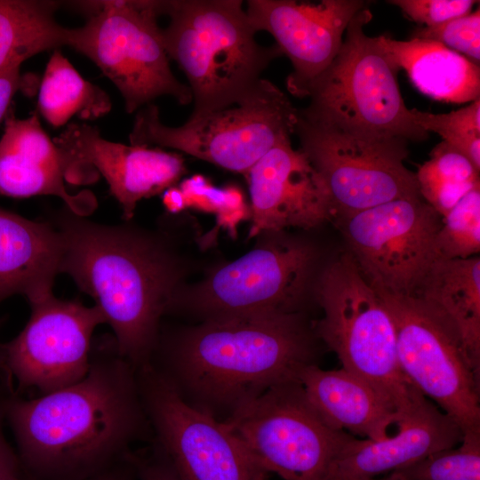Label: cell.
<instances>
[{
    "label": "cell",
    "instance_id": "9",
    "mask_svg": "<svg viewBox=\"0 0 480 480\" xmlns=\"http://www.w3.org/2000/svg\"><path fill=\"white\" fill-rule=\"evenodd\" d=\"M84 25L71 28L68 46L93 61L120 92L127 113L172 96L192 102L188 85L172 72L156 22L162 1H103Z\"/></svg>",
    "mask_w": 480,
    "mask_h": 480
},
{
    "label": "cell",
    "instance_id": "8",
    "mask_svg": "<svg viewBox=\"0 0 480 480\" xmlns=\"http://www.w3.org/2000/svg\"><path fill=\"white\" fill-rule=\"evenodd\" d=\"M260 233L254 248L197 284L181 286L168 311L201 322L270 314L301 313L315 271L317 252L307 242Z\"/></svg>",
    "mask_w": 480,
    "mask_h": 480
},
{
    "label": "cell",
    "instance_id": "37",
    "mask_svg": "<svg viewBox=\"0 0 480 480\" xmlns=\"http://www.w3.org/2000/svg\"><path fill=\"white\" fill-rule=\"evenodd\" d=\"M130 454L108 469L84 480H133L136 472Z\"/></svg>",
    "mask_w": 480,
    "mask_h": 480
},
{
    "label": "cell",
    "instance_id": "1",
    "mask_svg": "<svg viewBox=\"0 0 480 480\" xmlns=\"http://www.w3.org/2000/svg\"><path fill=\"white\" fill-rule=\"evenodd\" d=\"M23 471L32 480H84L124 460L148 426L136 369L116 348L92 353L76 383L4 402Z\"/></svg>",
    "mask_w": 480,
    "mask_h": 480
},
{
    "label": "cell",
    "instance_id": "2",
    "mask_svg": "<svg viewBox=\"0 0 480 480\" xmlns=\"http://www.w3.org/2000/svg\"><path fill=\"white\" fill-rule=\"evenodd\" d=\"M316 330L302 313L202 321L164 343L155 367L198 410L222 420L316 364Z\"/></svg>",
    "mask_w": 480,
    "mask_h": 480
},
{
    "label": "cell",
    "instance_id": "4",
    "mask_svg": "<svg viewBox=\"0 0 480 480\" xmlns=\"http://www.w3.org/2000/svg\"><path fill=\"white\" fill-rule=\"evenodd\" d=\"M169 17L162 37L167 54L184 72L192 114L234 102L250 91L275 59L276 44L260 45L240 0L162 1Z\"/></svg>",
    "mask_w": 480,
    "mask_h": 480
},
{
    "label": "cell",
    "instance_id": "12",
    "mask_svg": "<svg viewBox=\"0 0 480 480\" xmlns=\"http://www.w3.org/2000/svg\"><path fill=\"white\" fill-rule=\"evenodd\" d=\"M375 291L394 322L397 360L404 375L463 434L480 431V370L454 330L418 295Z\"/></svg>",
    "mask_w": 480,
    "mask_h": 480
},
{
    "label": "cell",
    "instance_id": "27",
    "mask_svg": "<svg viewBox=\"0 0 480 480\" xmlns=\"http://www.w3.org/2000/svg\"><path fill=\"white\" fill-rule=\"evenodd\" d=\"M420 197L442 218L473 188L480 185L479 172L444 141L430 152L415 173Z\"/></svg>",
    "mask_w": 480,
    "mask_h": 480
},
{
    "label": "cell",
    "instance_id": "14",
    "mask_svg": "<svg viewBox=\"0 0 480 480\" xmlns=\"http://www.w3.org/2000/svg\"><path fill=\"white\" fill-rule=\"evenodd\" d=\"M349 253L375 289L414 295L436 260L441 216L421 197L396 199L343 216Z\"/></svg>",
    "mask_w": 480,
    "mask_h": 480
},
{
    "label": "cell",
    "instance_id": "41",
    "mask_svg": "<svg viewBox=\"0 0 480 480\" xmlns=\"http://www.w3.org/2000/svg\"><path fill=\"white\" fill-rule=\"evenodd\" d=\"M259 480H268V475L261 476Z\"/></svg>",
    "mask_w": 480,
    "mask_h": 480
},
{
    "label": "cell",
    "instance_id": "25",
    "mask_svg": "<svg viewBox=\"0 0 480 480\" xmlns=\"http://www.w3.org/2000/svg\"><path fill=\"white\" fill-rule=\"evenodd\" d=\"M54 1L0 0V75L32 56L68 46L70 29L55 18Z\"/></svg>",
    "mask_w": 480,
    "mask_h": 480
},
{
    "label": "cell",
    "instance_id": "39",
    "mask_svg": "<svg viewBox=\"0 0 480 480\" xmlns=\"http://www.w3.org/2000/svg\"><path fill=\"white\" fill-rule=\"evenodd\" d=\"M368 480H408L405 476L398 472H392L385 476L371 478Z\"/></svg>",
    "mask_w": 480,
    "mask_h": 480
},
{
    "label": "cell",
    "instance_id": "23",
    "mask_svg": "<svg viewBox=\"0 0 480 480\" xmlns=\"http://www.w3.org/2000/svg\"><path fill=\"white\" fill-rule=\"evenodd\" d=\"M399 71L423 94L444 102H472L480 97V67L465 56L431 40L377 36Z\"/></svg>",
    "mask_w": 480,
    "mask_h": 480
},
{
    "label": "cell",
    "instance_id": "6",
    "mask_svg": "<svg viewBox=\"0 0 480 480\" xmlns=\"http://www.w3.org/2000/svg\"><path fill=\"white\" fill-rule=\"evenodd\" d=\"M316 289L324 312L315 325L318 338L342 368L369 382L401 413L407 412L422 394L401 371L392 317L349 252L323 270Z\"/></svg>",
    "mask_w": 480,
    "mask_h": 480
},
{
    "label": "cell",
    "instance_id": "22",
    "mask_svg": "<svg viewBox=\"0 0 480 480\" xmlns=\"http://www.w3.org/2000/svg\"><path fill=\"white\" fill-rule=\"evenodd\" d=\"M62 251L60 234L52 224L0 208V301L21 294L32 303L52 294Z\"/></svg>",
    "mask_w": 480,
    "mask_h": 480
},
{
    "label": "cell",
    "instance_id": "10",
    "mask_svg": "<svg viewBox=\"0 0 480 480\" xmlns=\"http://www.w3.org/2000/svg\"><path fill=\"white\" fill-rule=\"evenodd\" d=\"M294 133L323 178L336 216L420 197L416 175L404 164L408 140L309 118L299 109Z\"/></svg>",
    "mask_w": 480,
    "mask_h": 480
},
{
    "label": "cell",
    "instance_id": "36",
    "mask_svg": "<svg viewBox=\"0 0 480 480\" xmlns=\"http://www.w3.org/2000/svg\"><path fill=\"white\" fill-rule=\"evenodd\" d=\"M20 68H11L0 75V123L4 119L11 108L12 100L23 82Z\"/></svg>",
    "mask_w": 480,
    "mask_h": 480
},
{
    "label": "cell",
    "instance_id": "40",
    "mask_svg": "<svg viewBox=\"0 0 480 480\" xmlns=\"http://www.w3.org/2000/svg\"><path fill=\"white\" fill-rule=\"evenodd\" d=\"M0 368H2V345L0 344Z\"/></svg>",
    "mask_w": 480,
    "mask_h": 480
},
{
    "label": "cell",
    "instance_id": "16",
    "mask_svg": "<svg viewBox=\"0 0 480 480\" xmlns=\"http://www.w3.org/2000/svg\"><path fill=\"white\" fill-rule=\"evenodd\" d=\"M369 4L363 0H249L245 12L255 31L269 33L290 59L293 70L286 86L292 95L300 97L305 86L339 52L350 20Z\"/></svg>",
    "mask_w": 480,
    "mask_h": 480
},
{
    "label": "cell",
    "instance_id": "28",
    "mask_svg": "<svg viewBox=\"0 0 480 480\" xmlns=\"http://www.w3.org/2000/svg\"><path fill=\"white\" fill-rule=\"evenodd\" d=\"M434 248L436 260L468 259L480 252V185L466 194L443 218Z\"/></svg>",
    "mask_w": 480,
    "mask_h": 480
},
{
    "label": "cell",
    "instance_id": "17",
    "mask_svg": "<svg viewBox=\"0 0 480 480\" xmlns=\"http://www.w3.org/2000/svg\"><path fill=\"white\" fill-rule=\"evenodd\" d=\"M245 178L252 220L248 238L289 228L312 229L336 217L323 178L291 139L270 149Z\"/></svg>",
    "mask_w": 480,
    "mask_h": 480
},
{
    "label": "cell",
    "instance_id": "19",
    "mask_svg": "<svg viewBox=\"0 0 480 480\" xmlns=\"http://www.w3.org/2000/svg\"><path fill=\"white\" fill-rule=\"evenodd\" d=\"M462 436L456 422L421 395L385 438L353 437L332 461L324 480H368L396 472L457 445Z\"/></svg>",
    "mask_w": 480,
    "mask_h": 480
},
{
    "label": "cell",
    "instance_id": "13",
    "mask_svg": "<svg viewBox=\"0 0 480 480\" xmlns=\"http://www.w3.org/2000/svg\"><path fill=\"white\" fill-rule=\"evenodd\" d=\"M136 372L156 444L179 480H259L268 475L222 420L188 403L151 363Z\"/></svg>",
    "mask_w": 480,
    "mask_h": 480
},
{
    "label": "cell",
    "instance_id": "34",
    "mask_svg": "<svg viewBox=\"0 0 480 480\" xmlns=\"http://www.w3.org/2000/svg\"><path fill=\"white\" fill-rule=\"evenodd\" d=\"M136 476L140 480H179L164 454L155 444L148 453L131 452Z\"/></svg>",
    "mask_w": 480,
    "mask_h": 480
},
{
    "label": "cell",
    "instance_id": "32",
    "mask_svg": "<svg viewBox=\"0 0 480 480\" xmlns=\"http://www.w3.org/2000/svg\"><path fill=\"white\" fill-rule=\"evenodd\" d=\"M412 38L437 42L465 56L479 66L480 63V11L451 20L434 27L417 28Z\"/></svg>",
    "mask_w": 480,
    "mask_h": 480
},
{
    "label": "cell",
    "instance_id": "11",
    "mask_svg": "<svg viewBox=\"0 0 480 480\" xmlns=\"http://www.w3.org/2000/svg\"><path fill=\"white\" fill-rule=\"evenodd\" d=\"M222 421L261 470L283 480H324L354 437L318 415L299 380L271 388Z\"/></svg>",
    "mask_w": 480,
    "mask_h": 480
},
{
    "label": "cell",
    "instance_id": "30",
    "mask_svg": "<svg viewBox=\"0 0 480 480\" xmlns=\"http://www.w3.org/2000/svg\"><path fill=\"white\" fill-rule=\"evenodd\" d=\"M413 121L425 132L439 134L480 171V98L468 106L447 114L412 108Z\"/></svg>",
    "mask_w": 480,
    "mask_h": 480
},
{
    "label": "cell",
    "instance_id": "5",
    "mask_svg": "<svg viewBox=\"0 0 480 480\" xmlns=\"http://www.w3.org/2000/svg\"><path fill=\"white\" fill-rule=\"evenodd\" d=\"M298 109L276 84L261 78L237 100L199 114L180 126L164 124L158 108L138 110L130 143L176 149L247 175L270 149L294 133Z\"/></svg>",
    "mask_w": 480,
    "mask_h": 480
},
{
    "label": "cell",
    "instance_id": "26",
    "mask_svg": "<svg viewBox=\"0 0 480 480\" xmlns=\"http://www.w3.org/2000/svg\"><path fill=\"white\" fill-rule=\"evenodd\" d=\"M110 108L108 94L85 80L59 50H54L39 85L38 109L43 117L60 127L74 116L92 120Z\"/></svg>",
    "mask_w": 480,
    "mask_h": 480
},
{
    "label": "cell",
    "instance_id": "18",
    "mask_svg": "<svg viewBox=\"0 0 480 480\" xmlns=\"http://www.w3.org/2000/svg\"><path fill=\"white\" fill-rule=\"evenodd\" d=\"M53 141L68 156L71 170L88 164L103 176L127 220L139 201L174 187L187 172L180 154L109 141L86 124H70Z\"/></svg>",
    "mask_w": 480,
    "mask_h": 480
},
{
    "label": "cell",
    "instance_id": "3",
    "mask_svg": "<svg viewBox=\"0 0 480 480\" xmlns=\"http://www.w3.org/2000/svg\"><path fill=\"white\" fill-rule=\"evenodd\" d=\"M52 225L62 240L61 273L94 299L118 354L135 369L150 364L160 319L183 285L178 255L152 233L95 223L68 207Z\"/></svg>",
    "mask_w": 480,
    "mask_h": 480
},
{
    "label": "cell",
    "instance_id": "31",
    "mask_svg": "<svg viewBox=\"0 0 480 480\" xmlns=\"http://www.w3.org/2000/svg\"><path fill=\"white\" fill-rule=\"evenodd\" d=\"M179 188L184 196L186 207L216 213L219 224L230 231H235L241 220L251 216L243 193L234 186L216 188L205 177L196 174L184 180Z\"/></svg>",
    "mask_w": 480,
    "mask_h": 480
},
{
    "label": "cell",
    "instance_id": "7",
    "mask_svg": "<svg viewBox=\"0 0 480 480\" xmlns=\"http://www.w3.org/2000/svg\"><path fill=\"white\" fill-rule=\"evenodd\" d=\"M369 6L350 20L331 64L303 89L309 105L300 112L370 134L421 141L428 137L405 106L397 73L377 36L364 33Z\"/></svg>",
    "mask_w": 480,
    "mask_h": 480
},
{
    "label": "cell",
    "instance_id": "38",
    "mask_svg": "<svg viewBox=\"0 0 480 480\" xmlns=\"http://www.w3.org/2000/svg\"><path fill=\"white\" fill-rule=\"evenodd\" d=\"M163 204L171 213H177L186 208L184 196L176 187H171L163 192Z\"/></svg>",
    "mask_w": 480,
    "mask_h": 480
},
{
    "label": "cell",
    "instance_id": "15",
    "mask_svg": "<svg viewBox=\"0 0 480 480\" xmlns=\"http://www.w3.org/2000/svg\"><path fill=\"white\" fill-rule=\"evenodd\" d=\"M30 306L24 329L2 345V368L21 388L44 395L81 380L90 369L93 332L106 324L100 308L53 293Z\"/></svg>",
    "mask_w": 480,
    "mask_h": 480
},
{
    "label": "cell",
    "instance_id": "21",
    "mask_svg": "<svg viewBox=\"0 0 480 480\" xmlns=\"http://www.w3.org/2000/svg\"><path fill=\"white\" fill-rule=\"evenodd\" d=\"M299 381L318 415L332 428L351 436L385 438L405 413L369 382L342 367L323 370L312 364L300 372Z\"/></svg>",
    "mask_w": 480,
    "mask_h": 480
},
{
    "label": "cell",
    "instance_id": "20",
    "mask_svg": "<svg viewBox=\"0 0 480 480\" xmlns=\"http://www.w3.org/2000/svg\"><path fill=\"white\" fill-rule=\"evenodd\" d=\"M69 171L68 156L44 132L38 116L18 118L10 108L0 139V194L17 198L55 196L83 216L89 197L68 192L64 181Z\"/></svg>",
    "mask_w": 480,
    "mask_h": 480
},
{
    "label": "cell",
    "instance_id": "33",
    "mask_svg": "<svg viewBox=\"0 0 480 480\" xmlns=\"http://www.w3.org/2000/svg\"><path fill=\"white\" fill-rule=\"evenodd\" d=\"M412 20L434 27L471 12L475 0H388Z\"/></svg>",
    "mask_w": 480,
    "mask_h": 480
},
{
    "label": "cell",
    "instance_id": "24",
    "mask_svg": "<svg viewBox=\"0 0 480 480\" xmlns=\"http://www.w3.org/2000/svg\"><path fill=\"white\" fill-rule=\"evenodd\" d=\"M414 295L452 326L480 370V258L436 260Z\"/></svg>",
    "mask_w": 480,
    "mask_h": 480
},
{
    "label": "cell",
    "instance_id": "35",
    "mask_svg": "<svg viewBox=\"0 0 480 480\" xmlns=\"http://www.w3.org/2000/svg\"><path fill=\"white\" fill-rule=\"evenodd\" d=\"M4 418V403L0 404V480H24L20 461L7 443L2 422Z\"/></svg>",
    "mask_w": 480,
    "mask_h": 480
},
{
    "label": "cell",
    "instance_id": "29",
    "mask_svg": "<svg viewBox=\"0 0 480 480\" xmlns=\"http://www.w3.org/2000/svg\"><path fill=\"white\" fill-rule=\"evenodd\" d=\"M396 472L408 480H480V431L464 433L457 445Z\"/></svg>",
    "mask_w": 480,
    "mask_h": 480
}]
</instances>
